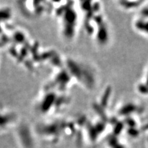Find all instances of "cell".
Wrapping results in <instances>:
<instances>
[{"label": "cell", "mask_w": 148, "mask_h": 148, "mask_svg": "<svg viewBox=\"0 0 148 148\" xmlns=\"http://www.w3.org/2000/svg\"><path fill=\"white\" fill-rule=\"evenodd\" d=\"M147 3L146 1H119L117 3L120 8L125 11H134L140 9Z\"/></svg>", "instance_id": "cell-2"}, {"label": "cell", "mask_w": 148, "mask_h": 148, "mask_svg": "<svg viewBox=\"0 0 148 148\" xmlns=\"http://www.w3.org/2000/svg\"><path fill=\"white\" fill-rule=\"evenodd\" d=\"M136 90L138 92L142 95L148 96V85H146L143 82L139 83L137 85Z\"/></svg>", "instance_id": "cell-4"}, {"label": "cell", "mask_w": 148, "mask_h": 148, "mask_svg": "<svg viewBox=\"0 0 148 148\" xmlns=\"http://www.w3.org/2000/svg\"><path fill=\"white\" fill-rule=\"evenodd\" d=\"M133 26L138 33L148 37V18L139 16L133 23Z\"/></svg>", "instance_id": "cell-1"}, {"label": "cell", "mask_w": 148, "mask_h": 148, "mask_svg": "<svg viewBox=\"0 0 148 148\" xmlns=\"http://www.w3.org/2000/svg\"><path fill=\"white\" fill-rule=\"evenodd\" d=\"M143 82L145 83L146 85H148V67H147V71H146V75H145V81Z\"/></svg>", "instance_id": "cell-6"}, {"label": "cell", "mask_w": 148, "mask_h": 148, "mask_svg": "<svg viewBox=\"0 0 148 148\" xmlns=\"http://www.w3.org/2000/svg\"><path fill=\"white\" fill-rule=\"evenodd\" d=\"M138 107L133 103H127L122 106L121 110H120V114L122 115H127L134 113L137 109Z\"/></svg>", "instance_id": "cell-3"}, {"label": "cell", "mask_w": 148, "mask_h": 148, "mask_svg": "<svg viewBox=\"0 0 148 148\" xmlns=\"http://www.w3.org/2000/svg\"><path fill=\"white\" fill-rule=\"evenodd\" d=\"M147 3H148V1L144 6L142 7L140 9L139 16L148 18V5H147Z\"/></svg>", "instance_id": "cell-5"}]
</instances>
